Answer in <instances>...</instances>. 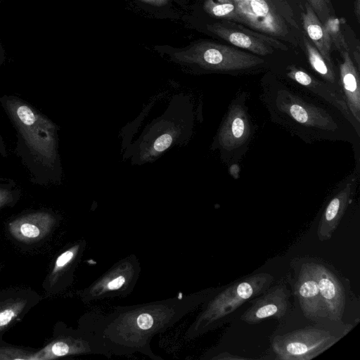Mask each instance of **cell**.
Wrapping results in <instances>:
<instances>
[{
    "label": "cell",
    "mask_w": 360,
    "mask_h": 360,
    "mask_svg": "<svg viewBox=\"0 0 360 360\" xmlns=\"http://www.w3.org/2000/svg\"><path fill=\"white\" fill-rule=\"evenodd\" d=\"M220 288H209L188 295L148 303L117 306L110 313L90 311L84 328L98 335L111 355L141 353L162 359L151 349L152 338L175 325L213 295Z\"/></svg>",
    "instance_id": "6da1fadb"
},
{
    "label": "cell",
    "mask_w": 360,
    "mask_h": 360,
    "mask_svg": "<svg viewBox=\"0 0 360 360\" xmlns=\"http://www.w3.org/2000/svg\"><path fill=\"white\" fill-rule=\"evenodd\" d=\"M273 281L271 274L259 272L220 288L201 304V311L186 330L184 339L193 340L219 327L244 303L268 289Z\"/></svg>",
    "instance_id": "7a4b0ae2"
},
{
    "label": "cell",
    "mask_w": 360,
    "mask_h": 360,
    "mask_svg": "<svg viewBox=\"0 0 360 360\" xmlns=\"http://www.w3.org/2000/svg\"><path fill=\"white\" fill-rule=\"evenodd\" d=\"M188 107L186 96L172 99L167 111L148 126L134 143V163L154 160L173 144L181 143L189 136L192 121Z\"/></svg>",
    "instance_id": "3957f363"
},
{
    "label": "cell",
    "mask_w": 360,
    "mask_h": 360,
    "mask_svg": "<svg viewBox=\"0 0 360 360\" xmlns=\"http://www.w3.org/2000/svg\"><path fill=\"white\" fill-rule=\"evenodd\" d=\"M3 103L32 153L44 164L53 165L57 158L56 126L18 98H6Z\"/></svg>",
    "instance_id": "277c9868"
},
{
    "label": "cell",
    "mask_w": 360,
    "mask_h": 360,
    "mask_svg": "<svg viewBox=\"0 0 360 360\" xmlns=\"http://www.w3.org/2000/svg\"><path fill=\"white\" fill-rule=\"evenodd\" d=\"M354 327L345 323L337 329L311 326L275 335L271 350L279 360H311L338 342Z\"/></svg>",
    "instance_id": "5b68a950"
},
{
    "label": "cell",
    "mask_w": 360,
    "mask_h": 360,
    "mask_svg": "<svg viewBox=\"0 0 360 360\" xmlns=\"http://www.w3.org/2000/svg\"><path fill=\"white\" fill-rule=\"evenodd\" d=\"M172 58L182 64L195 65L212 71H238L250 69L264 60L237 48L219 43L202 41L174 52Z\"/></svg>",
    "instance_id": "8992f818"
},
{
    "label": "cell",
    "mask_w": 360,
    "mask_h": 360,
    "mask_svg": "<svg viewBox=\"0 0 360 360\" xmlns=\"http://www.w3.org/2000/svg\"><path fill=\"white\" fill-rule=\"evenodd\" d=\"M141 265L134 255H129L115 263L88 287L79 292L84 302L125 297L130 294L139 278Z\"/></svg>",
    "instance_id": "52a82bcc"
},
{
    "label": "cell",
    "mask_w": 360,
    "mask_h": 360,
    "mask_svg": "<svg viewBox=\"0 0 360 360\" xmlns=\"http://www.w3.org/2000/svg\"><path fill=\"white\" fill-rule=\"evenodd\" d=\"M275 105L278 112L300 127L321 131H335L338 124L325 110L307 102L288 90L277 92Z\"/></svg>",
    "instance_id": "ba28073f"
},
{
    "label": "cell",
    "mask_w": 360,
    "mask_h": 360,
    "mask_svg": "<svg viewBox=\"0 0 360 360\" xmlns=\"http://www.w3.org/2000/svg\"><path fill=\"white\" fill-rule=\"evenodd\" d=\"M316 279L329 320L342 321L346 302L345 285L333 266L318 258H303Z\"/></svg>",
    "instance_id": "9c48e42d"
},
{
    "label": "cell",
    "mask_w": 360,
    "mask_h": 360,
    "mask_svg": "<svg viewBox=\"0 0 360 360\" xmlns=\"http://www.w3.org/2000/svg\"><path fill=\"white\" fill-rule=\"evenodd\" d=\"M98 354L110 358L112 355L102 339L83 327L72 335L60 336L35 352L36 360H51L60 357Z\"/></svg>",
    "instance_id": "30bf717a"
},
{
    "label": "cell",
    "mask_w": 360,
    "mask_h": 360,
    "mask_svg": "<svg viewBox=\"0 0 360 360\" xmlns=\"http://www.w3.org/2000/svg\"><path fill=\"white\" fill-rule=\"evenodd\" d=\"M290 291L283 283L269 287L252 300L240 320L250 325L258 324L268 318L282 320L290 312Z\"/></svg>",
    "instance_id": "8fae6325"
},
{
    "label": "cell",
    "mask_w": 360,
    "mask_h": 360,
    "mask_svg": "<svg viewBox=\"0 0 360 360\" xmlns=\"http://www.w3.org/2000/svg\"><path fill=\"white\" fill-rule=\"evenodd\" d=\"M296 266L292 288L304 316L317 323L329 320L317 282L309 269L302 259Z\"/></svg>",
    "instance_id": "7c38bea8"
},
{
    "label": "cell",
    "mask_w": 360,
    "mask_h": 360,
    "mask_svg": "<svg viewBox=\"0 0 360 360\" xmlns=\"http://www.w3.org/2000/svg\"><path fill=\"white\" fill-rule=\"evenodd\" d=\"M251 135V125L243 105L233 103L223 120L217 141L221 149L231 151L240 148Z\"/></svg>",
    "instance_id": "4fadbf2b"
},
{
    "label": "cell",
    "mask_w": 360,
    "mask_h": 360,
    "mask_svg": "<svg viewBox=\"0 0 360 360\" xmlns=\"http://www.w3.org/2000/svg\"><path fill=\"white\" fill-rule=\"evenodd\" d=\"M56 223L53 215L46 212H36L21 216L8 224L12 236L18 241L32 243L43 239Z\"/></svg>",
    "instance_id": "5bb4252c"
},
{
    "label": "cell",
    "mask_w": 360,
    "mask_h": 360,
    "mask_svg": "<svg viewBox=\"0 0 360 360\" xmlns=\"http://www.w3.org/2000/svg\"><path fill=\"white\" fill-rule=\"evenodd\" d=\"M288 69L287 76L289 78L316 94L340 110L345 117L349 120L359 134V123L356 122L352 115L345 98L340 94V92H338L337 90H335L333 88L314 79L306 72L294 66H290Z\"/></svg>",
    "instance_id": "9a60e30c"
},
{
    "label": "cell",
    "mask_w": 360,
    "mask_h": 360,
    "mask_svg": "<svg viewBox=\"0 0 360 360\" xmlns=\"http://www.w3.org/2000/svg\"><path fill=\"white\" fill-rule=\"evenodd\" d=\"M353 184V181L348 182L326 205L316 231L319 241L330 240L337 229L349 203Z\"/></svg>",
    "instance_id": "2e32d148"
},
{
    "label": "cell",
    "mask_w": 360,
    "mask_h": 360,
    "mask_svg": "<svg viewBox=\"0 0 360 360\" xmlns=\"http://www.w3.org/2000/svg\"><path fill=\"white\" fill-rule=\"evenodd\" d=\"M207 30L231 44L257 55L265 56L273 53L272 47L244 31L240 25L234 27L229 23L215 22L207 25Z\"/></svg>",
    "instance_id": "e0dca14e"
},
{
    "label": "cell",
    "mask_w": 360,
    "mask_h": 360,
    "mask_svg": "<svg viewBox=\"0 0 360 360\" xmlns=\"http://www.w3.org/2000/svg\"><path fill=\"white\" fill-rule=\"evenodd\" d=\"M340 78L347 105L357 123L360 122V85L358 71L348 51L341 53Z\"/></svg>",
    "instance_id": "ac0fdd59"
},
{
    "label": "cell",
    "mask_w": 360,
    "mask_h": 360,
    "mask_svg": "<svg viewBox=\"0 0 360 360\" xmlns=\"http://www.w3.org/2000/svg\"><path fill=\"white\" fill-rule=\"evenodd\" d=\"M302 19L303 28L315 45L314 46L326 61L333 66L330 57L332 43L323 23L308 3L305 4V11L302 13Z\"/></svg>",
    "instance_id": "d6986e66"
},
{
    "label": "cell",
    "mask_w": 360,
    "mask_h": 360,
    "mask_svg": "<svg viewBox=\"0 0 360 360\" xmlns=\"http://www.w3.org/2000/svg\"><path fill=\"white\" fill-rule=\"evenodd\" d=\"M86 242L83 240L75 243L60 253L56 258L53 267L49 275V283L53 286L65 275L70 274L81 259Z\"/></svg>",
    "instance_id": "ffe728a7"
},
{
    "label": "cell",
    "mask_w": 360,
    "mask_h": 360,
    "mask_svg": "<svg viewBox=\"0 0 360 360\" xmlns=\"http://www.w3.org/2000/svg\"><path fill=\"white\" fill-rule=\"evenodd\" d=\"M304 43L309 64L314 70L330 84H335V75L333 66L326 61L316 48L306 37H304Z\"/></svg>",
    "instance_id": "44dd1931"
},
{
    "label": "cell",
    "mask_w": 360,
    "mask_h": 360,
    "mask_svg": "<svg viewBox=\"0 0 360 360\" xmlns=\"http://www.w3.org/2000/svg\"><path fill=\"white\" fill-rule=\"evenodd\" d=\"M203 8L212 17L239 23V19L231 0H205Z\"/></svg>",
    "instance_id": "7402d4cb"
},
{
    "label": "cell",
    "mask_w": 360,
    "mask_h": 360,
    "mask_svg": "<svg viewBox=\"0 0 360 360\" xmlns=\"http://www.w3.org/2000/svg\"><path fill=\"white\" fill-rule=\"evenodd\" d=\"M27 304L23 299L9 300L0 303V332L8 327L22 313Z\"/></svg>",
    "instance_id": "603a6c76"
},
{
    "label": "cell",
    "mask_w": 360,
    "mask_h": 360,
    "mask_svg": "<svg viewBox=\"0 0 360 360\" xmlns=\"http://www.w3.org/2000/svg\"><path fill=\"white\" fill-rule=\"evenodd\" d=\"M323 25L332 45L333 44L340 53L348 51V46L341 30L339 20L335 17L330 16L323 22Z\"/></svg>",
    "instance_id": "cb8c5ba5"
},
{
    "label": "cell",
    "mask_w": 360,
    "mask_h": 360,
    "mask_svg": "<svg viewBox=\"0 0 360 360\" xmlns=\"http://www.w3.org/2000/svg\"><path fill=\"white\" fill-rule=\"evenodd\" d=\"M0 360H36L35 352L18 347H1Z\"/></svg>",
    "instance_id": "d4e9b609"
},
{
    "label": "cell",
    "mask_w": 360,
    "mask_h": 360,
    "mask_svg": "<svg viewBox=\"0 0 360 360\" xmlns=\"http://www.w3.org/2000/svg\"><path fill=\"white\" fill-rule=\"evenodd\" d=\"M240 27H241V28L244 31H245L246 32H248L250 35L255 37V38L260 39L262 41L265 43L266 45H268V46H271L272 48H275V49H281V50H283V51L288 50V47L286 46H285L280 41L274 39L271 36H269V35L266 34H263V33H261V32H256V31L252 30L251 29L246 28V27H245L243 25L240 26Z\"/></svg>",
    "instance_id": "484cf974"
},
{
    "label": "cell",
    "mask_w": 360,
    "mask_h": 360,
    "mask_svg": "<svg viewBox=\"0 0 360 360\" xmlns=\"http://www.w3.org/2000/svg\"><path fill=\"white\" fill-rule=\"evenodd\" d=\"M318 18L323 23L330 16V10L325 0H306Z\"/></svg>",
    "instance_id": "4316f807"
},
{
    "label": "cell",
    "mask_w": 360,
    "mask_h": 360,
    "mask_svg": "<svg viewBox=\"0 0 360 360\" xmlns=\"http://www.w3.org/2000/svg\"><path fill=\"white\" fill-rule=\"evenodd\" d=\"M13 199L11 191L0 188V208L11 202Z\"/></svg>",
    "instance_id": "83f0119b"
},
{
    "label": "cell",
    "mask_w": 360,
    "mask_h": 360,
    "mask_svg": "<svg viewBox=\"0 0 360 360\" xmlns=\"http://www.w3.org/2000/svg\"><path fill=\"white\" fill-rule=\"evenodd\" d=\"M210 359H245L246 358H243L241 356H231L230 354H229L226 352L218 354L216 356H212L210 357Z\"/></svg>",
    "instance_id": "f1b7e54d"
},
{
    "label": "cell",
    "mask_w": 360,
    "mask_h": 360,
    "mask_svg": "<svg viewBox=\"0 0 360 360\" xmlns=\"http://www.w3.org/2000/svg\"><path fill=\"white\" fill-rule=\"evenodd\" d=\"M142 2L149 4L153 6H162L167 4L169 0H139Z\"/></svg>",
    "instance_id": "f546056e"
},
{
    "label": "cell",
    "mask_w": 360,
    "mask_h": 360,
    "mask_svg": "<svg viewBox=\"0 0 360 360\" xmlns=\"http://www.w3.org/2000/svg\"><path fill=\"white\" fill-rule=\"evenodd\" d=\"M354 14L357 20L360 18V0H354Z\"/></svg>",
    "instance_id": "4dcf8cb0"
},
{
    "label": "cell",
    "mask_w": 360,
    "mask_h": 360,
    "mask_svg": "<svg viewBox=\"0 0 360 360\" xmlns=\"http://www.w3.org/2000/svg\"><path fill=\"white\" fill-rule=\"evenodd\" d=\"M354 58L356 61V64H357V66H358V68H359V62H360V59H359V46H357L356 48V51L354 53Z\"/></svg>",
    "instance_id": "1f68e13d"
},
{
    "label": "cell",
    "mask_w": 360,
    "mask_h": 360,
    "mask_svg": "<svg viewBox=\"0 0 360 360\" xmlns=\"http://www.w3.org/2000/svg\"><path fill=\"white\" fill-rule=\"evenodd\" d=\"M0 152L2 153L3 155H6V148L4 144L3 140L0 136Z\"/></svg>",
    "instance_id": "d6a6232c"
},
{
    "label": "cell",
    "mask_w": 360,
    "mask_h": 360,
    "mask_svg": "<svg viewBox=\"0 0 360 360\" xmlns=\"http://www.w3.org/2000/svg\"><path fill=\"white\" fill-rule=\"evenodd\" d=\"M325 1L327 3V4H328L330 3V0H325Z\"/></svg>",
    "instance_id": "836d02e7"
}]
</instances>
